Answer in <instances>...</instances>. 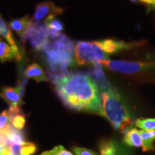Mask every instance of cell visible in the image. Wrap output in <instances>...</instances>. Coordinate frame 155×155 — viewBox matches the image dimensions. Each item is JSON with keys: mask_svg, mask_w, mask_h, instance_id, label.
I'll use <instances>...</instances> for the list:
<instances>
[{"mask_svg": "<svg viewBox=\"0 0 155 155\" xmlns=\"http://www.w3.org/2000/svg\"><path fill=\"white\" fill-rule=\"evenodd\" d=\"M93 76H94L95 82L97 83L98 88L101 91L108 90V88H111V86L107 81H106L105 75L103 73V70L101 67V64L99 63H96L94 64V69L92 71Z\"/></svg>", "mask_w": 155, "mask_h": 155, "instance_id": "15", "label": "cell"}, {"mask_svg": "<svg viewBox=\"0 0 155 155\" xmlns=\"http://www.w3.org/2000/svg\"><path fill=\"white\" fill-rule=\"evenodd\" d=\"M40 155H74L72 152L67 150L65 147L59 145V146L55 147L50 151L42 152Z\"/></svg>", "mask_w": 155, "mask_h": 155, "instance_id": "23", "label": "cell"}, {"mask_svg": "<svg viewBox=\"0 0 155 155\" xmlns=\"http://www.w3.org/2000/svg\"><path fill=\"white\" fill-rule=\"evenodd\" d=\"M0 142L3 143V144L7 145V147L9 146V141H7V139L6 138L5 136L3 134H2L1 132H0Z\"/></svg>", "mask_w": 155, "mask_h": 155, "instance_id": "28", "label": "cell"}, {"mask_svg": "<svg viewBox=\"0 0 155 155\" xmlns=\"http://www.w3.org/2000/svg\"><path fill=\"white\" fill-rule=\"evenodd\" d=\"M24 74L27 78L33 79L38 83L48 81V78L42 68L37 63H32L28 65L25 69Z\"/></svg>", "mask_w": 155, "mask_h": 155, "instance_id": "12", "label": "cell"}, {"mask_svg": "<svg viewBox=\"0 0 155 155\" xmlns=\"http://www.w3.org/2000/svg\"><path fill=\"white\" fill-rule=\"evenodd\" d=\"M55 91L67 107L101 114V96L97 83L81 73H65L53 78Z\"/></svg>", "mask_w": 155, "mask_h": 155, "instance_id": "1", "label": "cell"}, {"mask_svg": "<svg viewBox=\"0 0 155 155\" xmlns=\"http://www.w3.org/2000/svg\"><path fill=\"white\" fill-rule=\"evenodd\" d=\"M142 139L143 147L142 150L144 152H150L154 150V142L155 141V130H141L139 131Z\"/></svg>", "mask_w": 155, "mask_h": 155, "instance_id": "17", "label": "cell"}, {"mask_svg": "<svg viewBox=\"0 0 155 155\" xmlns=\"http://www.w3.org/2000/svg\"><path fill=\"white\" fill-rule=\"evenodd\" d=\"M0 35L2 36L3 38H5V40H7V41L10 44V45L12 46V47H14L15 48H18L16 45V42L15 41L14 38H13L11 30H9L8 25H7L5 21L4 20V19L2 18L1 15H0Z\"/></svg>", "mask_w": 155, "mask_h": 155, "instance_id": "19", "label": "cell"}, {"mask_svg": "<svg viewBox=\"0 0 155 155\" xmlns=\"http://www.w3.org/2000/svg\"><path fill=\"white\" fill-rule=\"evenodd\" d=\"M37 151V147L34 143L26 142L22 144V155H32L35 154Z\"/></svg>", "mask_w": 155, "mask_h": 155, "instance_id": "24", "label": "cell"}, {"mask_svg": "<svg viewBox=\"0 0 155 155\" xmlns=\"http://www.w3.org/2000/svg\"><path fill=\"white\" fill-rule=\"evenodd\" d=\"M135 125L142 130H155V118L138 119L136 120Z\"/></svg>", "mask_w": 155, "mask_h": 155, "instance_id": "20", "label": "cell"}, {"mask_svg": "<svg viewBox=\"0 0 155 155\" xmlns=\"http://www.w3.org/2000/svg\"><path fill=\"white\" fill-rule=\"evenodd\" d=\"M72 150L75 155H99L94 150L83 147H73Z\"/></svg>", "mask_w": 155, "mask_h": 155, "instance_id": "25", "label": "cell"}, {"mask_svg": "<svg viewBox=\"0 0 155 155\" xmlns=\"http://www.w3.org/2000/svg\"><path fill=\"white\" fill-rule=\"evenodd\" d=\"M124 141L128 146L134 147H143V142L140 132L136 128H131L125 132Z\"/></svg>", "mask_w": 155, "mask_h": 155, "instance_id": "16", "label": "cell"}, {"mask_svg": "<svg viewBox=\"0 0 155 155\" xmlns=\"http://www.w3.org/2000/svg\"><path fill=\"white\" fill-rule=\"evenodd\" d=\"M141 2H144L147 5H154L155 2V0H139Z\"/></svg>", "mask_w": 155, "mask_h": 155, "instance_id": "29", "label": "cell"}, {"mask_svg": "<svg viewBox=\"0 0 155 155\" xmlns=\"http://www.w3.org/2000/svg\"><path fill=\"white\" fill-rule=\"evenodd\" d=\"M63 13V9L58 7L53 2H44L36 6L33 16V22H40L49 17H56Z\"/></svg>", "mask_w": 155, "mask_h": 155, "instance_id": "7", "label": "cell"}, {"mask_svg": "<svg viewBox=\"0 0 155 155\" xmlns=\"http://www.w3.org/2000/svg\"><path fill=\"white\" fill-rule=\"evenodd\" d=\"M131 2H138V0H130Z\"/></svg>", "mask_w": 155, "mask_h": 155, "instance_id": "30", "label": "cell"}, {"mask_svg": "<svg viewBox=\"0 0 155 155\" xmlns=\"http://www.w3.org/2000/svg\"><path fill=\"white\" fill-rule=\"evenodd\" d=\"M99 43L103 50L106 53L111 54L116 53L122 50H130L132 48L139 47L142 45L144 42H126L124 41H117L112 39H106V40H101Z\"/></svg>", "mask_w": 155, "mask_h": 155, "instance_id": "8", "label": "cell"}, {"mask_svg": "<svg viewBox=\"0 0 155 155\" xmlns=\"http://www.w3.org/2000/svg\"><path fill=\"white\" fill-rule=\"evenodd\" d=\"M101 155H131L117 141L108 139L104 140L99 145Z\"/></svg>", "mask_w": 155, "mask_h": 155, "instance_id": "9", "label": "cell"}, {"mask_svg": "<svg viewBox=\"0 0 155 155\" xmlns=\"http://www.w3.org/2000/svg\"><path fill=\"white\" fill-rule=\"evenodd\" d=\"M24 38L28 39L32 47L38 51L43 50L50 40L48 30L45 24L41 22L32 21Z\"/></svg>", "mask_w": 155, "mask_h": 155, "instance_id": "6", "label": "cell"}, {"mask_svg": "<svg viewBox=\"0 0 155 155\" xmlns=\"http://www.w3.org/2000/svg\"><path fill=\"white\" fill-rule=\"evenodd\" d=\"M0 155H8V147L0 142Z\"/></svg>", "mask_w": 155, "mask_h": 155, "instance_id": "27", "label": "cell"}, {"mask_svg": "<svg viewBox=\"0 0 155 155\" xmlns=\"http://www.w3.org/2000/svg\"><path fill=\"white\" fill-rule=\"evenodd\" d=\"M110 71L127 74H135L155 68V62H134L103 60L99 62Z\"/></svg>", "mask_w": 155, "mask_h": 155, "instance_id": "5", "label": "cell"}, {"mask_svg": "<svg viewBox=\"0 0 155 155\" xmlns=\"http://www.w3.org/2000/svg\"><path fill=\"white\" fill-rule=\"evenodd\" d=\"M31 22H32V21H31L30 17L28 15H26V16L23 17L22 18L12 20L9 23V26L20 38H24Z\"/></svg>", "mask_w": 155, "mask_h": 155, "instance_id": "13", "label": "cell"}, {"mask_svg": "<svg viewBox=\"0 0 155 155\" xmlns=\"http://www.w3.org/2000/svg\"><path fill=\"white\" fill-rule=\"evenodd\" d=\"M1 96L9 106L19 105L22 104V94L19 86L4 87Z\"/></svg>", "mask_w": 155, "mask_h": 155, "instance_id": "11", "label": "cell"}, {"mask_svg": "<svg viewBox=\"0 0 155 155\" xmlns=\"http://www.w3.org/2000/svg\"><path fill=\"white\" fill-rule=\"evenodd\" d=\"M12 124L15 129H18V130H22L23 128L25 127V123H26V118L22 111L19 112L14 116H10L9 117Z\"/></svg>", "mask_w": 155, "mask_h": 155, "instance_id": "21", "label": "cell"}, {"mask_svg": "<svg viewBox=\"0 0 155 155\" xmlns=\"http://www.w3.org/2000/svg\"><path fill=\"white\" fill-rule=\"evenodd\" d=\"M15 59L17 61L22 60V55L18 48H15L7 43L0 37V61L5 62Z\"/></svg>", "mask_w": 155, "mask_h": 155, "instance_id": "10", "label": "cell"}, {"mask_svg": "<svg viewBox=\"0 0 155 155\" xmlns=\"http://www.w3.org/2000/svg\"><path fill=\"white\" fill-rule=\"evenodd\" d=\"M74 59L78 65H83L108 60V55L103 50L99 41H80L75 46Z\"/></svg>", "mask_w": 155, "mask_h": 155, "instance_id": "4", "label": "cell"}, {"mask_svg": "<svg viewBox=\"0 0 155 155\" xmlns=\"http://www.w3.org/2000/svg\"><path fill=\"white\" fill-rule=\"evenodd\" d=\"M12 126V124L9 119L7 111H3L0 114V132L4 134L10 129Z\"/></svg>", "mask_w": 155, "mask_h": 155, "instance_id": "22", "label": "cell"}, {"mask_svg": "<svg viewBox=\"0 0 155 155\" xmlns=\"http://www.w3.org/2000/svg\"><path fill=\"white\" fill-rule=\"evenodd\" d=\"M74 50L73 42L65 35L61 33L56 38H50L42 51L53 78L65 74L67 68L73 65Z\"/></svg>", "mask_w": 155, "mask_h": 155, "instance_id": "2", "label": "cell"}, {"mask_svg": "<svg viewBox=\"0 0 155 155\" xmlns=\"http://www.w3.org/2000/svg\"><path fill=\"white\" fill-rule=\"evenodd\" d=\"M4 135L5 136L6 138L8 140L9 144H23L26 142L25 136L21 130L15 129L13 126H12L10 129L7 131H6L4 134Z\"/></svg>", "mask_w": 155, "mask_h": 155, "instance_id": "18", "label": "cell"}, {"mask_svg": "<svg viewBox=\"0 0 155 155\" xmlns=\"http://www.w3.org/2000/svg\"><path fill=\"white\" fill-rule=\"evenodd\" d=\"M44 24L47 29L50 38L59 36L61 34L62 30H63V25L62 22L55 19V17H49L46 18Z\"/></svg>", "mask_w": 155, "mask_h": 155, "instance_id": "14", "label": "cell"}, {"mask_svg": "<svg viewBox=\"0 0 155 155\" xmlns=\"http://www.w3.org/2000/svg\"><path fill=\"white\" fill-rule=\"evenodd\" d=\"M8 155H22V144H9L8 146Z\"/></svg>", "mask_w": 155, "mask_h": 155, "instance_id": "26", "label": "cell"}, {"mask_svg": "<svg viewBox=\"0 0 155 155\" xmlns=\"http://www.w3.org/2000/svg\"><path fill=\"white\" fill-rule=\"evenodd\" d=\"M101 114L111 123L114 129L126 132L133 125L131 114L121 95L114 87L101 93Z\"/></svg>", "mask_w": 155, "mask_h": 155, "instance_id": "3", "label": "cell"}]
</instances>
